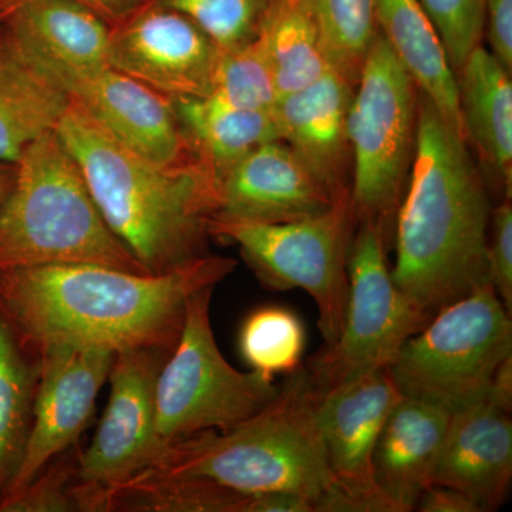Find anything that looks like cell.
<instances>
[{"label": "cell", "mask_w": 512, "mask_h": 512, "mask_svg": "<svg viewBox=\"0 0 512 512\" xmlns=\"http://www.w3.org/2000/svg\"><path fill=\"white\" fill-rule=\"evenodd\" d=\"M220 55L191 19L151 0L111 26L109 66L167 99L208 96Z\"/></svg>", "instance_id": "13"}, {"label": "cell", "mask_w": 512, "mask_h": 512, "mask_svg": "<svg viewBox=\"0 0 512 512\" xmlns=\"http://www.w3.org/2000/svg\"><path fill=\"white\" fill-rule=\"evenodd\" d=\"M72 103L134 153L160 164L197 160L185 143L173 104L111 66L45 73Z\"/></svg>", "instance_id": "15"}, {"label": "cell", "mask_w": 512, "mask_h": 512, "mask_svg": "<svg viewBox=\"0 0 512 512\" xmlns=\"http://www.w3.org/2000/svg\"><path fill=\"white\" fill-rule=\"evenodd\" d=\"M69 104L0 33V161L18 163L30 144L56 130Z\"/></svg>", "instance_id": "24"}, {"label": "cell", "mask_w": 512, "mask_h": 512, "mask_svg": "<svg viewBox=\"0 0 512 512\" xmlns=\"http://www.w3.org/2000/svg\"><path fill=\"white\" fill-rule=\"evenodd\" d=\"M62 471L46 474L45 477L33 481L29 487L19 494L8 497L2 505L3 511L15 512H64L79 507L74 493L64 488Z\"/></svg>", "instance_id": "33"}, {"label": "cell", "mask_w": 512, "mask_h": 512, "mask_svg": "<svg viewBox=\"0 0 512 512\" xmlns=\"http://www.w3.org/2000/svg\"><path fill=\"white\" fill-rule=\"evenodd\" d=\"M453 413L403 396L384 423L373 456V476L393 512L416 508L431 485Z\"/></svg>", "instance_id": "20"}, {"label": "cell", "mask_w": 512, "mask_h": 512, "mask_svg": "<svg viewBox=\"0 0 512 512\" xmlns=\"http://www.w3.org/2000/svg\"><path fill=\"white\" fill-rule=\"evenodd\" d=\"M353 90L355 84L330 70L309 86L279 97L274 107L279 140L335 200L352 184L348 114Z\"/></svg>", "instance_id": "18"}, {"label": "cell", "mask_w": 512, "mask_h": 512, "mask_svg": "<svg viewBox=\"0 0 512 512\" xmlns=\"http://www.w3.org/2000/svg\"><path fill=\"white\" fill-rule=\"evenodd\" d=\"M214 288L188 299L184 325L156 382V433L161 450L202 431L231 429L271 402L279 386L261 373L239 372L212 332Z\"/></svg>", "instance_id": "9"}, {"label": "cell", "mask_w": 512, "mask_h": 512, "mask_svg": "<svg viewBox=\"0 0 512 512\" xmlns=\"http://www.w3.org/2000/svg\"><path fill=\"white\" fill-rule=\"evenodd\" d=\"M423 512H483L468 495L446 485L431 484L421 493L416 508Z\"/></svg>", "instance_id": "35"}, {"label": "cell", "mask_w": 512, "mask_h": 512, "mask_svg": "<svg viewBox=\"0 0 512 512\" xmlns=\"http://www.w3.org/2000/svg\"><path fill=\"white\" fill-rule=\"evenodd\" d=\"M16 167L15 184L0 202V274L53 264L150 274L104 221L56 130L30 144Z\"/></svg>", "instance_id": "5"}, {"label": "cell", "mask_w": 512, "mask_h": 512, "mask_svg": "<svg viewBox=\"0 0 512 512\" xmlns=\"http://www.w3.org/2000/svg\"><path fill=\"white\" fill-rule=\"evenodd\" d=\"M332 70L357 83L380 30L375 0H306Z\"/></svg>", "instance_id": "26"}, {"label": "cell", "mask_w": 512, "mask_h": 512, "mask_svg": "<svg viewBox=\"0 0 512 512\" xmlns=\"http://www.w3.org/2000/svg\"><path fill=\"white\" fill-rule=\"evenodd\" d=\"M461 123L468 146L474 147L488 173L501 185L504 198L512 190V83L493 53L477 46L458 69Z\"/></svg>", "instance_id": "21"}, {"label": "cell", "mask_w": 512, "mask_h": 512, "mask_svg": "<svg viewBox=\"0 0 512 512\" xmlns=\"http://www.w3.org/2000/svg\"><path fill=\"white\" fill-rule=\"evenodd\" d=\"M192 156L215 177L266 141L279 140L274 110H247L208 94L170 99Z\"/></svg>", "instance_id": "23"}, {"label": "cell", "mask_w": 512, "mask_h": 512, "mask_svg": "<svg viewBox=\"0 0 512 512\" xmlns=\"http://www.w3.org/2000/svg\"><path fill=\"white\" fill-rule=\"evenodd\" d=\"M212 96L247 110H274L279 100L274 72L258 39L221 50L212 82Z\"/></svg>", "instance_id": "29"}, {"label": "cell", "mask_w": 512, "mask_h": 512, "mask_svg": "<svg viewBox=\"0 0 512 512\" xmlns=\"http://www.w3.org/2000/svg\"><path fill=\"white\" fill-rule=\"evenodd\" d=\"M305 345V325L295 312L282 306L256 309L239 330V350L245 362L269 379L295 372Z\"/></svg>", "instance_id": "27"}, {"label": "cell", "mask_w": 512, "mask_h": 512, "mask_svg": "<svg viewBox=\"0 0 512 512\" xmlns=\"http://www.w3.org/2000/svg\"><path fill=\"white\" fill-rule=\"evenodd\" d=\"M279 96L309 86L332 70L306 0H274L259 35Z\"/></svg>", "instance_id": "25"}, {"label": "cell", "mask_w": 512, "mask_h": 512, "mask_svg": "<svg viewBox=\"0 0 512 512\" xmlns=\"http://www.w3.org/2000/svg\"><path fill=\"white\" fill-rule=\"evenodd\" d=\"M56 133L104 221L147 272L164 274L205 255L218 208V181L210 168L198 160H148L72 101Z\"/></svg>", "instance_id": "3"}, {"label": "cell", "mask_w": 512, "mask_h": 512, "mask_svg": "<svg viewBox=\"0 0 512 512\" xmlns=\"http://www.w3.org/2000/svg\"><path fill=\"white\" fill-rule=\"evenodd\" d=\"M419 93L416 83L379 33L350 101V195L357 222L375 221L387 235L412 168Z\"/></svg>", "instance_id": "7"}, {"label": "cell", "mask_w": 512, "mask_h": 512, "mask_svg": "<svg viewBox=\"0 0 512 512\" xmlns=\"http://www.w3.org/2000/svg\"><path fill=\"white\" fill-rule=\"evenodd\" d=\"M446 47L454 73L484 39L485 0H420Z\"/></svg>", "instance_id": "31"}, {"label": "cell", "mask_w": 512, "mask_h": 512, "mask_svg": "<svg viewBox=\"0 0 512 512\" xmlns=\"http://www.w3.org/2000/svg\"><path fill=\"white\" fill-rule=\"evenodd\" d=\"M42 350L33 424L10 480L9 497L29 487L53 458L77 440L92 417L116 356L110 350L67 343H52Z\"/></svg>", "instance_id": "14"}, {"label": "cell", "mask_w": 512, "mask_h": 512, "mask_svg": "<svg viewBox=\"0 0 512 512\" xmlns=\"http://www.w3.org/2000/svg\"><path fill=\"white\" fill-rule=\"evenodd\" d=\"M319 399L301 365L254 416L228 430L202 431L175 441L156 463L126 483L198 478L241 493L302 495L315 512H332L335 481L320 439Z\"/></svg>", "instance_id": "4"}, {"label": "cell", "mask_w": 512, "mask_h": 512, "mask_svg": "<svg viewBox=\"0 0 512 512\" xmlns=\"http://www.w3.org/2000/svg\"><path fill=\"white\" fill-rule=\"evenodd\" d=\"M237 266L202 255L164 274L111 266L53 264L2 272L10 309L40 343L110 350L167 349L183 329L188 299Z\"/></svg>", "instance_id": "1"}, {"label": "cell", "mask_w": 512, "mask_h": 512, "mask_svg": "<svg viewBox=\"0 0 512 512\" xmlns=\"http://www.w3.org/2000/svg\"><path fill=\"white\" fill-rule=\"evenodd\" d=\"M402 397L389 367L320 394V439L335 481L332 512H393L376 485L373 456L384 423Z\"/></svg>", "instance_id": "12"}, {"label": "cell", "mask_w": 512, "mask_h": 512, "mask_svg": "<svg viewBox=\"0 0 512 512\" xmlns=\"http://www.w3.org/2000/svg\"><path fill=\"white\" fill-rule=\"evenodd\" d=\"M387 234L375 221L357 222L349 255V299L335 342L306 362L320 394L367 372L392 365L404 343L430 316L394 284Z\"/></svg>", "instance_id": "10"}, {"label": "cell", "mask_w": 512, "mask_h": 512, "mask_svg": "<svg viewBox=\"0 0 512 512\" xmlns=\"http://www.w3.org/2000/svg\"><path fill=\"white\" fill-rule=\"evenodd\" d=\"M488 275L505 309L512 312V207L504 198L491 211L487 244Z\"/></svg>", "instance_id": "32"}, {"label": "cell", "mask_w": 512, "mask_h": 512, "mask_svg": "<svg viewBox=\"0 0 512 512\" xmlns=\"http://www.w3.org/2000/svg\"><path fill=\"white\" fill-rule=\"evenodd\" d=\"M484 33L490 52L512 72V0H485Z\"/></svg>", "instance_id": "34"}, {"label": "cell", "mask_w": 512, "mask_h": 512, "mask_svg": "<svg viewBox=\"0 0 512 512\" xmlns=\"http://www.w3.org/2000/svg\"><path fill=\"white\" fill-rule=\"evenodd\" d=\"M16 163H3L0 161V202L5 200L6 195L12 190L16 178Z\"/></svg>", "instance_id": "37"}, {"label": "cell", "mask_w": 512, "mask_h": 512, "mask_svg": "<svg viewBox=\"0 0 512 512\" xmlns=\"http://www.w3.org/2000/svg\"><path fill=\"white\" fill-rule=\"evenodd\" d=\"M511 407L512 360L485 399L451 416L431 484L456 488L483 512L498 510L512 478Z\"/></svg>", "instance_id": "16"}, {"label": "cell", "mask_w": 512, "mask_h": 512, "mask_svg": "<svg viewBox=\"0 0 512 512\" xmlns=\"http://www.w3.org/2000/svg\"><path fill=\"white\" fill-rule=\"evenodd\" d=\"M375 6L380 33L419 92L464 136L456 73L420 0H375Z\"/></svg>", "instance_id": "22"}, {"label": "cell", "mask_w": 512, "mask_h": 512, "mask_svg": "<svg viewBox=\"0 0 512 512\" xmlns=\"http://www.w3.org/2000/svg\"><path fill=\"white\" fill-rule=\"evenodd\" d=\"M177 10L221 50L254 42L274 0H151Z\"/></svg>", "instance_id": "30"}, {"label": "cell", "mask_w": 512, "mask_h": 512, "mask_svg": "<svg viewBox=\"0 0 512 512\" xmlns=\"http://www.w3.org/2000/svg\"><path fill=\"white\" fill-rule=\"evenodd\" d=\"M160 349L117 353L110 397L96 436L80 458L79 507H93L101 494L120 487L163 454L156 433V382Z\"/></svg>", "instance_id": "11"}, {"label": "cell", "mask_w": 512, "mask_h": 512, "mask_svg": "<svg viewBox=\"0 0 512 512\" xmlns=\"http://www.w3.org/2000/svg\"><path fill=\"white\" fill-rule=\"evenodd\" d=\"M356 228L349 191L315 217L282 224L212 220L210 235L237 244L266 288L308 293L318 306V326L325 345H330L345 323L349 255Z\"/></svg>", "instance_id": "8"}, {"label": "cell", "mask_w": 512, "mask_h": 512, "mask_svg": "<svg viewBox=\"0 0 512 512\" xmlns=\"http://www.w3.org/2000/svg\"><path fill=\"white\" fill-rule=\"evenodd\" d=\"M336 201L284 141L271 140L218 177L212 220L282 224L315 217Z\"/></svg>", "instance_id": "17"}, {"label": "cell", "mask_w": 512, "mask_h": 512, "mask_svg": "<svg viewBox=\"0 0 512 512\" xmlns=\"http://www.w3.org/2000/svg\"><path fill=\"white\" fill-rule=\"evenodd\" d=\"M25 0H0V16ZM101 16L110 26L116 25L143 6L147 0H74Z\"/></svg>", "instance_id": "36"}, {"label": "cell", "mask_w": 512, "mask_h": 512, "mask_svg": "<svg viewBox=\"0 0 512 512\" xmlns=\"http://www.w3.org/2000/svg\"><path fill=\"white\" fill-rule=\"evenodd\" d=\"M111 26L74 0H25L0 16V33L45 74L109 66Z\"/></svg>", "instance_id": "19"}, {"label": "cell", "mask_w": 512, "mask_h": 512, "mask_svg": "<svg viewBox=\"0 0 512 512\" xmlns=\"http://www.w3.org/2000/svg\"><path fill=\"white\" fill-rule=\"evenodd\" d=\"M510 360L511 313L487 284L434 313L389 370L403 396L457 413L485 399Z\"/></svg>", "instance_id": "6"}, {"label": "cell", "mask_w": 512, "mask_h": 512, "mask_svg": "<svg viewBox=\"0 0 512 512\" xmlns=\"http://www.w3.org/2000/svg\"><path fill=\"white\" fill-rule=\"evenodd\" d=\"M490 221L488 187L466 138L419 93L416 148L396 212L394 284L430 318L490 284Z\"/></svg>", "instance_id": "2"}, {"label": "cell", "mask_w": 512, "mask_h": 512, "mask_svg": "<svg viewBox=\"0 0 512 512\" xmlns=\"http://www.w3.org/2000/svg\"><path fill=\"white\" fill-rule=\"evenodd\" d=\"M30 396L32 376L9 326L0 319V485L13 464L18 466L25 446Z\"/></svg>", "instance_id": "28"}]
</instances>
